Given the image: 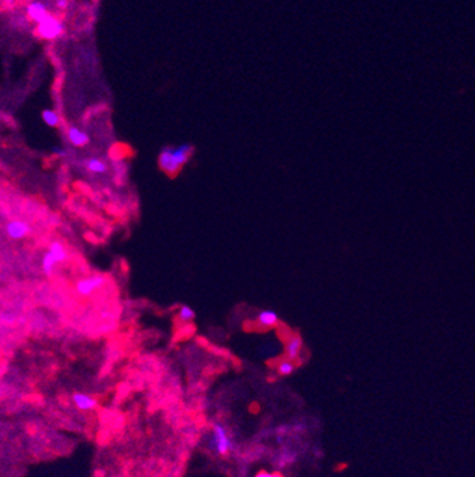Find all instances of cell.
Instances as JSON below:
<instances>
[{"mask_svg":"<svg viewBox=\"0 0 475 477\" xmlns=\"http://www.w3.org/2000/svg\"><path fill=\"white\" fill-rule=\"evenodd\" d=\"M255 477H282L281 474H272V473H266V471H262V473H258Z\"/></svg>","mask_w":475,"mask_h":477,"instance_id":"cell-16","label":"cell"},{"mask_svg":"<svg viewBox=\"0 0 475 477\" xmlns=\"http://www.w3.org/2000/svg\"><path fill=\"white\" fill-rule=\"evenodd\" d=\"M194 152L191 144H181L178 147H164L158 155L159 168L168 175H175L188 163Z\"/></svg>","mask_w":475,"mask_h":477,"instance_id":"cell-1","label":"cell"},{"mask_svg":"<svg viewBox=\"0 0 475 477\" xmlns=\"http://www.w3.org/2000/svg\"><path fill=\"white\" fill-rule=\"evenodd\" d=\"M256 322L262 328H274L279 324V315L272 309H263V311L258 312Z\"/></svg>","mask_w":475,"mask_h":477,"instance_id":"cell-9","label":"cell"},{"mask_svg":"<svg viewBox=\"0 0 475 477\" xmlns=\"http://www.w3.org/2000/svg\"><path fill=\"white\" fill-rule=\"evenodd\" d=\"M63 33H64V24L51 15L37 24V35L44 40L58 39Z\"/></svg>","mask_w":475,"mask_h":477,"instance_id":"cell-4","label":"cell"},{"mask_svg":"<svg viewBox=\"0 0 475 477\" xmlns=\"http://www.w3.org/2000/svg\"><path fill=\"white\" fill-rule=\"evenodd\" d=\"M104 282H106V278L103 275L88 276V278H84V279H80L76 283V291L79 292L81 297H90L95 291L100 290L101 287L104 285Z\"/></svg>","mask_w":475,"mask_h":477,"instance_id":"cell-5","label":"cell"},{"mask_svg":"<svg viewBox=\"0 0 475 477\" xmlns=\"http://www.w3.org/2000/svg\"><path fill=\"white\" fill-rule=\"evenodd\" d=\"M30 228L29 225L26 224L24 221H10L8 225H6V232H8V235L10 238L13 239H22L24 238L27 234H29Z\"/></svg>","mask_w":475,"mask_h":477,"instance_id":"cell-8","label":"cell"},{"mask_svg":"<svg viewBox=\"0 0 475 477\" xmlns=\"http://www.w3.org/2000/svg\"><path fill=\"white\" fill-rule=\"evenodd\" d=\"M67 138L74 147H86L90 143V136L86 131L80 130L79 127H69L67 129Z\"/></svg>","mask_w":475,"mask_h":477,"instance_id":"cell-7","label":"cell"},{"mask_svg":"<svg viewBox=\"0 0 475 477\" xmlns=\"http://www.w3.org/2000/svg\"><path fill=\"white\" fill-rule=\"evenodd\" d=\"M42 118H43V121L49 127H57L58 124H60V116L57 114V111H54V110H43L42 111Z\"/></svg>","mask_w":475,"mask_h":477,"instance_id":"cell-13","label":"cell"},{"mask_svg":"<svg viewBox=\"0 0 475 477\" xmlns=\"http://www.w3.org/2000/svg\"><path fill=\"white\" fill-rule=\"evenodd\" d=\"M65 260H67L65 248L63 246L61 242L54 241V242H51L50 246H49V251L44 253L43 262H42L43 271L47 275H51L53 269H54V267H56V264L64 262Z\"/></svg>","mask_w":475,"mask_h":477,"instance_id":"cell-3","label":"cell"},{"mask_svg":"<svg viewBox=\"0 0 475 477\" xmlns=\"http://www.w3.org/2000/svg\"><path fill=\"white\" fill-rule=\"evenodd\" d=\"M57 6H58V8H60V9H64L65 6H67V0H58Z\"/></svg>","mask_w":475,"mask_h":477,"instance_id":"cell-17","label":"cell"},{"mask_svg":"<svg viewBox=\"0 0 475 477\" xmlns=\"http://www.w3.org/2000/svg\"><path fill=\"white\" fill-rule=\"evenodd\" d=\"M26 12H27V16L30 17V20H33V22H36L37 24L39 23H42L44 19H47L49 17V12H47V8L44 6L42 2H31L27 9H26Z\"/></svg>","mask_w":475,"mask_h":477,"instance_id":"cell-6","label":"cell"},{"mask_svg":"<svg viewBox=\"0 0 475 477\" xmlns=\"http://www.w3.org/2000/svg\"><path fill=\"white\" fill-rule=\"evenodd\" d=\"M211 444L214 448V452H216L219 456L229 455L230 450L233 449V443H232L230 436L226 432V429L222 425H219V423H215L214 427H212Z\"/></svg>","mask_w":475,"mask_h":477,"instance_id":"cell-2","label":"cell"},{"mask_svg":"<svg viewBox=\"0 0 475 477\" xmlns=\"http://www.w3.org/2000/svg\"><path fill=\"white\" fill-rule=\"evenodd\" d=\"M195 318V311L188 305H181L178 309V319L181 322H191Z\"/></svg>","mask_w":475,"mask_h":477,"instance_id":"cell-15","label":"cell"},{"mask_svg":"<svg viewBox=\"0 0 475 477\" xmlns=\"http://www.w3.org/2000/svg\"><path fill=\"white\" fill-rule=\"evenodd\" d=\"M295 372V363L292 359H285L279 362L278 365V373L281 376H289Z\"/></svg>","mask_w":475,"mask_h":477,"instance_id":"cell-14","label":"cell"},{"mask_svg":"<svg viewBox=\"0 0 475 477\" xmlns=\"http://www.w3.org/2000/svg\"><path fill=\"white\" fill-rule=\"evenodd\" d=\"M73 402L81 410H91L97 405L95 399L88 396L86 393H74L73 395Z\"/></svg>","mask_w":475,"mask_h":477,"instance_id":"cell-11","label":"cell"},{"mask_svg":"<svg viewBox=\"0 0 475 477\" xmlns=\"http://www.w3.org/2000/svg\"><path fill=\"white\" fill-rule=\"evenodd\" d=\"M302 346L303 340L299 335L290 336L288 342H286V346H285V352H286L288 359H292V361L296 359L299 356V354H300V351H302Z\"/></svg>","mask_w":475,"mask_h":477,"instance_id":"cell-10","label":"cell"},{"mask_svg":"<svg viewBox=\"0 0 475 477\" xmlns=\"http://www.w3.org/2000/svg\"><path fill=\"white\" fill-rule=\"evenodd\" d=\"M86 168L90 173L94 174H104L107 171V164L103 161L101 158L97 157H91V158L86 160Z\"/></svg>","mask_w":475,"mask_h":477,"instance_id":"cell-12","label":"cell"}]
</instances>
